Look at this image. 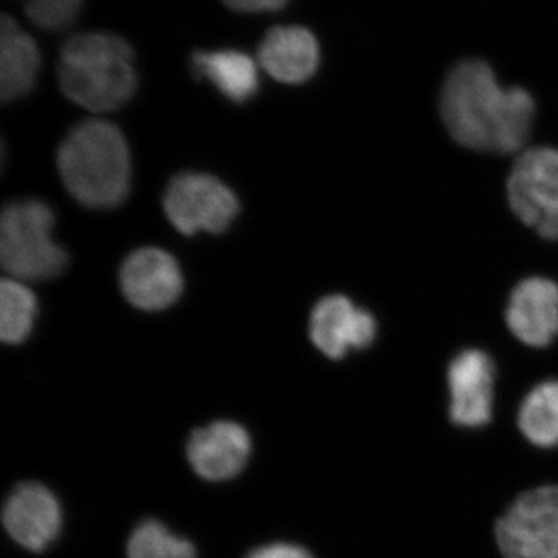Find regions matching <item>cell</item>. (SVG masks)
Listing matches in <instances>:
<instances>
[{
  "mask_svg": "<svg viewBox=\"0 0 558 558\" xmlns=\"http://www.w3.org/2000/svg\"><path fill=\"white\" fill-rule=\"evenodd\" d=\"M440 113L459 145L509 154L527 142L535 102L521 87L502 89L486 62L468 60L454 65L447 76Z\"/></svg>",
  "mask_w": 558,
  "mask_h": 558,
  "instance_id": "6da1fadb",
  "label": "cell"
},
{
  "mask_svg": "<svg viewBox=\"0 0 558 558\" xmlns=\"http://www.w3.org/2000/svg\"><path fill=\"white\" fill-rule=\"evenodd\" d=\"M57 161L65 189L83 207L110 209L126 201L131 154L116 124L83 121L61 143Z\"/></svg>",
  "mask_w": 558,
  "mask_h": 558,
  "instance_id": "7a4b0ae2",
  "label": "cell"
},
{
  "mask_svg": "<svg viewBox=\"0 0 558 558\" xmlns=\"http://www.w3.org/2000/svg\"><path fill=\"white\" fill-rule=\"evenodd\" d=\"M134 51L112 33L87 32L62 46L58 78L70 101L92 112L123 108L137 90Z\"/></svg>",
  "mask_w": 558,
  "mask_h": 558,
  "instance_id": "3957f363",
  "label": "cell"
},
{
  "mask_svg": "<svg viewBox=\"0 0 558 558\" xmlns=\"http://www.w3.org/2000/svg\"><path fill=\"white\" fill-rule=\"evenodd\" d=\"M54 215L46 202L16 201L0 218V260L17 281H49L61 277L69 256L53 241Z\"/></svg>",
  "mask_w": 558,
  "mask_h": 558,
  "instance_id": "277c9868",
  "label": "cell"
},
{
  "mask_svg": "<svg viewBox=\"0 0 558 558\" xmlns=\"http://www.w3.org/2000/svg\"><path fill=\"white\" fill-rule=\"evenodd\" d=\"M163 208L172 227L185 236L220 234L240 215L236 194L211 174L182 172L165 191Z\"/></svg>",
  "mask_w": 558,
  "mask_h": 558,
  "instance_id": "5b68a950",
  "label": "cell"
},
{
  "mask_svg": "<svg viewBox=\"0 0 558 558\" xmlns=\"http://www.w3.org/2000/svg\"><path fill=\"white\" fill-rule=\"evenodd\" d=\"M506 558H558V486L521 495L497 523Z\"/></svg>",
  "mask_w": 558,
  "mask_h": 558,
  "instance_id": "8992f818",
  "label": "cell"
},
{
  "mask_svg": "<svg viewBox=\"0 0 558 558\" xmlns=\"http://www.w3.org/2000/svg\"><path fill=\"white\" fill-rule=\"evenodd\" d=\"M120 288L124 299L137 310L165 311L182 295V270L174 256L165 250H135L121 266Z\"/></svg>",
  "mask_w": 558,
  "mask_h": 558,
  "instance_id": "52a82bcc",
  "label": "cell"
},
{
  "mask_svg": "<svg viewBox=\"0 0 558 558\" xmlns=\"http://www.w3.org/2000/svg\"><path fill=\"white\" fill-rule=\"evenodd\" d=\"M508 196L517 218L529 227L558 213V149L524 153L510 172Z\"/></svg>",
  "mask_w": 558,
  "mask_h": 558,
  "instance_id": "ba28073f",
  "label": "cell"
},
{
  "mask_svg": "<svg viewBox=\"0 0 558 558\" xmlns=\"http://www.w3.org/2000/svg\"><path fill=\"white\" fill-rule=\"evenodd\" d=\"M3 526L14 542L25 549L40 553L60 535V501L43 484H21L11 492L3 506Z\"/></svg>",
  "mask_w": 558,
  "mask_h": 558,
  "instance_id": "9c48e42d",
  "label": "cell"
},
{
  "mask_svg": "<svg viewBox=\"0 0 558 558\" xmlns=\"http://www.w3.org/2000/svg\"><path fill=\"white\" fill-rule=\"evenodd\" d=\"M311 340L329 359L340 360L351 349L373 344L377 323L368 311L359 310L343 295L319 300L311 315Z\"/></svg>",
  "mask_w": 558,
  "mask_h": 558,
  "instance_id": "30bf717a",
  "label": "cell"
},
{
  "mask_svg": "<svg viewBox=\"0 0 558 558\" xmlns=\"http://www.w3.org/2000/svg\"><path fill=\"white\" fill-rule=\"evenodd\" d=\"M495 366L480 349H468L449 368L450 417L459 427L478 428L492 418Z\"/></svg>",
  "mask_w": 558,
  "mask_h": 558,
  "instance_id": "8fae6325",
  "label": "cell"
},
{
  "mask_svg": "<svg viewBox=\"0 0 558 558\" xmlns=\"http://www.w3.org/2000/svg\"><path fill=\"white\" fill-rule=\"evenodd\" d=\"M186 451L197 475L208 481H226L247 465L252 442L236 422H215L191 435Z\"/></svg>",
  "mask_w": 558,
  "mask_h": 558,
  "instance_id": "7c38bea8",
  "label": "cell"
},
{
  "mask_svg": "<svg viewBox=\"0 0 558 558\" xmlns=\"http://www.w3.org/2000/svg\"><path fill=\"white\" fill-rule=\"evenodd\" d=\"M506 322L527 347L545 348L558 336V286L546 278H529L510 295Z\"/></svg>",
  "mask_w": 558,
  "mask_h": 558,
  "instance_id": "4fadbf2b",
  "label": "cell"
},
{
  "mask_svg": "<svg viewBox=\"0 0 558 558\" xmlns=\"http://www.w3.org/2000/svg\"><path fill=\"white\" fill-rule=\"evenodd\" d=\"M258 58L263 69L279 83L301 84L317 72L319 46L307 28L275 27L264 36Z\"/></svg>",
  "mask_w": 558,
  "mask_h": 558,
  "instance_id": "5bb4252c",
  "label": "cell"
},
{
  "mask_svg": "<svg viewBox=\"0 0 558 558\" xmlns=\"http://www.w3.org/2000/svg\"><path fill=\"white\" fill-rule=\"evenodd\" d=\"M38 44L9 14L0 20V100H20L33 89L39 72Z\"/></svg>",
  "mask_w": 558,
  "mask_h": 558,
  "instance_id": "9a60e30c",
  "label": "cell"
},
{
  "mask_svg": "<svg viewBox=\"0 0 558 558\" xmlns=\"http://www.w3.org/2000/svg\"><path fill=\"white\" fill-rule=\"evenodd\" d=\"M191 64L199 78L208 80L227 100L238 105L252 100L259 89L255 61L242 51H196Z\"/></svg>",
  "mask_w": 558,
  "mask_h": 558,
  "instance_id": "2e32d148",
  "label": "cell"
},
{
  "mask_svg": "<svg viewBox=\"0 0 558 558\" xmlns=\"http://www.w3.org/2000/svg\"><path fill=\"white\" fill-rule=\"evenodd\" d=\"M519 427L524 438L542 449L558 446V381L537 385L521 403Z\"/></svg>",
  "mask_w": 558,
  "mask_h": 558,
  "instance_id": "e0dca14e",
  "label": "cell"
},
{
  "mask_svg": "<svg viewBox=\"0 0 558 558\" xmlns=\"http://www.w3.org/2000/svg\"><path fill=\"white\" fill-rule=\"evenodd\" d=\"M38 315V301L17 279H3L0 286V339L21 344L28 339Z\"/></svg>",
  "mask_w": 558,
  "mask_h": 558,
  "instance_id": "ac0fdd59",
  "label": "cell"
},
{
  "mask_svg": "<svg viewBox=\"0 0 558 558\" xmlns=\"http://www.w3.org/2000/svg\"><path fill=\"white\" fill-rule=\"evenodd\" d=\"M128 558H196V550L159 521L149 520L132 532Z\"/></svg>",
  "mask_w": 558,
  "mask_h": 558,
  "instance_id": "d6986e66",
  "label": "cell"
},
{
  "mask_svg": "<svg viewBox=\"0 0 558 558\" xmlns=\"http://www.w3.org/2000/svg\"><path fill=\"white\" fill-rule=\"evenodd\" d=\"M28 20L46 32H64L80 16L84 0H22Z\"/></svg>",
  "mask_w": 558,
  "mask_h": 558,
  "instance_id": "ffe728a7",
  "label": "cell"
},
{
  "mask_svg": "<svg viewBox=\"0 0 558 558\" xmlns=\"http://www.w3.org/2000/svg\"><path fill=\"white\" fill-rule=\"evenodd\" d=\"M247 558H314L301 546L289 545V543H275V545L263 546L253 550Z\"/></svg>",
  "mask_w": 558,
  "mask_h": 558,
  "instance_id": "44dd1931",
  "label": "cell"
},
{
  "mask_svg": "<svg viewBox=\"0 0 558 558\" xmlns=\"http://www.w3.org/2000/svg\"><path fill=\"white\" fill-rule=\"evenodd\" d=\"M230 10L240 13H264L284 9L290 0H222Z\"/></svg>",
  "mask_w": 558,
  "mask_h": 558,
  "instance_id": "7402d4cb",
  "label": "cell"
}]
</instances>
